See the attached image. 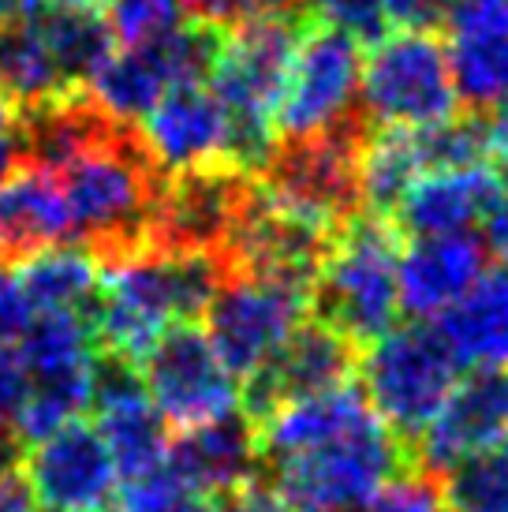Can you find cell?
I'll use <instances>...</instances> for the list:
<instances>
[{
    "instance_id": "obj_7",
    "label": "cell",
    "mask_w": 508,
    "mask_h": 512,
    "mask_svg": "<svg viewBox=\"0 0 508 512\" xmlns=\"http://www.w3.org/2000/svg\"><path fill=\"white\" fill-rule=\"evenodd\" d=\"M359 109L370 128H430L456 116L460 90L449 45L434 30L385 34L363 57Z\"/></svg>"
},
{
    "instance_id": "obj_14",
    "label": "cell",
    "mask_w": 508,
    "mask_h": 512,
    "mask_svg": "<svg viewBox=\"0 0 508 512\" xmlns=\"http://www.w3.org/2000/svg\"><path fill=\"white\" fill-rule=\"evenodd\" d=\"M30 490L49 512H105L116 501V464L98 427L71 419L60 430L34 441L23 460Z\"/></svg>"
},
{
    "instance_id": "obj_3",
    "label": "cell",
    "mask_w": 508,
    "mask_h": 512,
    "mask_svg": "<svg viewBox=\"0 0 508 512\" xmlns=\"http://www.w3.org/2000/svg\"><path fill=\"white\" fill-rule=\"evenodd\" d=\"M400 232L393 221L355 214L333 232L329 255L311 285V311L318 322L359 344L378 341L400 318Z\"/></svg>"
},
{
    "instance_id": "obj_30",
    "label": "cell",
    "mask_w": 508,
    "mask_h": 512,
    "mask_svg": "<svg viewBox=\"0 0 508 512\" xmlns=\"http://www.w3.org/2000/svg\"><path fill=\"white\" fill-rule=\"evenodd\" d=\"M307 15L314 23L340 30L359 45H374L389 34V12L385 0H307Z\"/></svg>"
},
{
    "instance_id": "obj_15",
    "label": "cell",
    "mask_w": 508,
    "mask_h": 512,
    "mask_svg": "<svg viewBox=\"0 0 508 512\" xmlns=\"http://www.w3.org/2000/svg\"><path fill=\"white\" fill-rule=\"evenodd\" d=\"M508 438V370H471L411 445V464L445 475L467 456Z\"/></svg>"
},
{
    "instance_id": "obj_22",
    "label": "cell",
    "mask_w": 508,
    "mask_h": 512,
    "mask_svg": "<svg viewBox=\"0 0 508 512\" xmlns=\"http://www.w3.org/2000/svg\"><path fill=\"white\" fill-rule=\"evenodd\" d=\"M460 367L508 370V266L482 270V277L434 318Z\"/></svg>"
},
{
    "instance_id": "obj_35",
    "label": "cell",
    "mask_w": 508,
    "mask_h": 512,
    "mask_svg": "<svg viewBox=\"0 0 508 512\" xmlns=\"http://www.w3.org/2000/svg\"><path fill=\"white\" fill-rule=\"evenodd\" d=\"M396 30H438L452 12V0H385Z\"/></svg>"
},
{
    "instance_id": "obj_6",
    "label": "cell",
    "mask_w": 508,
    "mask_h": 512,
    "mask_svg": "<svg viewBox=\"0 0 508 512\" xmlns=\"http://www.w3.org/2000/svg\"><path fill=\"white\" fill-rule=\"evenodd\" d=\"M359 389L370 408L396 438L408 445L419 441L426 423L438 415L449 393L460 382V363L441 341L434 326H400L367 344L359 359Z\"/></svg>"
},
{
    "instance_id": "obj_26",
    "label": "cell",
    "mask_w": 508,
    "mask_h": 512,
    "mask_svg": "<svg viewBox=\"0 0 508 512\" xmlns=\"http://www.w3.org/2000/svg\"><path fill=\"white\" fill-rule=\"evenodd\" d=\"M0 94L12 101L19 113L57 98V94H68L30 12L19 23L0 30Z\"/></svg>"
},
{
    "instance_id": "obj_19",
    "label": "cell",
    "mask_w": 508,
    "mask_h": 512,
    "mask_svg": "<svg viewBox=\"0 0 508 512\" xmlns=\"http://www.w3.org/2000/svg\"><path fill=\"white\" fill-rule=\"evenodd\" d=\"M180 479L198 494L228 498L232 490L262 475V453H258V427L254 419L236 412L180 430V438L169 441L165 460Z\"/></svg>"
},
{
    "instance_id": "obj_21",
    "label": "cell",
    "mask_w": 508,
    "mask_h": 512,
    "mask_svg": "<svg viewBox=\"0 0 508 512\" xmlns=\"http://www.w3.org/2000/svg\"><path fill=\"white\" fill-rule=\"evenodd\" d=\"M486 270V247L471 232L415 240L396 262L400 311L438 318L475 285Z\"/></svg>"
},
{
    "instance_id": "obj_37",
    "label": "cell",
    "mask_w": 508,
    "mask_h": 512,
    "mask_svg": "<svg viewBox=\"0 0 508 512\" xmlns=\"http://www.w3.org/2000/svg\"><path fill=\"white\" fill-rule=\"evenodd\" d=\"M482 247H486L501 266H508V184L494 199V206L486 210V217H482Z\"/></svg>"
},
{
    "instance_id": "obj_34",
    "label": "cell",
    "mask_w": 508,
    "mask_h": 512,
    "mask_svg": "<svg viewBox=\"0 0 508 512\" xmlns=\"http://www.w3.org/2000/svg\"><path fill=\"white\" fill-rule=\"evenodd\" d=\"M27 397V370L15 352V344L0 341V427H15L19 408Z\"/></svg>"
},
{
    "instance_id": "obj_27",
    "label": "cell",
    "mask_w": 508,
    "mask_h": 512,
    "mask_svg": "<svg viewBox=\"0 0 508 512\" xmlns=\"http://www.w3.org/2000/svg\"><path fill=\"white\" fill-rule=\"evenodd\" d=\"M449 512H508V438L441 475Z\"/></svg>"
},
{
    "instance_id": "obj_44",
    "label": "cell",
    "mask_w": 508,
    "mask_h": 512,
    "mask_svg": "<svg viewBox=\"0 0 508 512\" xmlns=\"http://www.w3.org/2000/svg\"><path fill=\"white\" fill-rule=\"evenodd\" d=\"M105 512H109V509H105Z\"/></svg>"
},
{
    "instance_id": "obj_10",
    "label": "cell",
    "mask_w": 508,
    "mask_h": 512,
    "mask_svg": "<svg viewBox=\"0 0 508 512\" xmlns=\"http://www.w3.org/2000/svg\"><path fill=\"white\" fill-rule=\"evenodd\" d=\"M307 23L311 15H262L240 27H228L232 34H225L210 72V90L221 101L225 120L273 124Z\"/></svg>"
},
{
    "instance_id": "obj_16",
    "label": "cell",
    "mask_w": 508,
    "mask_h": 512,
    "mask_svg": "<svg viewBox=\"0 0 508 512\" xmlns=\"http://www.w3.org/2000/svg\"><path fill=\"white\" fill-rule=\"evenodd\" d=\"M505 184L508 169L494 157L456 169H430L408 187V195L393 210V228L411 240L471 232L505 191Z\"/></svg>"
},
{
    "instance_id": "obj_17",
    "label": "cell",
    "mask_w": 508,
    "mask_h": 512,
    "mask_svg": "<svg viewBox=\"0 0 508 512\" xmlns=\"http://www.w3.org/2000/svg\"><path fill=\"white\" fill-rule=\"evenodd\" d=\"M64 243H75V221L60 176L19 161L0 180V266H19L30 255Z\"/></svg>"
},
{
    "instance_id": "obj_5",
    "label": "cell",
    "mask_w": 508,
    "mask_h": 512,
    "mask_svg": "<svg viewBox=\"0 0 508 512\" xmlns=\"http://www.w3.org/2000/svg\"><path fill=\"white\" fill-rule=\"evenodd\" d=\"M408 464V445L370 415L359 427L262 471H273V486L292 512H355Z\"/></svg>"
},
{
    "instance_id": "obj_40",
    "label": "cell",
    "mask_w": 508,
    "mask_h": 512,
    "mask_svg": "<svg viewBox=\"0 0 508 512\" xmlns=\"http://www.w3.org/2000/svg\"><path fill=\"white\" fill-rule=\"evenodd\" d=\"M161 512H221V501L210 494H198V490H184L176 501H169Z\"/></svg>"
},
{
    "instance_id": "obj_28",
    "label": "cell",
    "mask_w": 508,
    "mask_h": 512,
    "mask_svg": "<svg viewBox=\"0 0 508 512\" xmlns=\"http://www.w3.org/2000/svg\"><path fill=\"white\" fill-rule=\"evenodd\" d=\"M419 143L426 154V169H456V165H475L490 161V135L486 120L479 116H449L441 124L419 128Z\"/></svg>"
},
{
    "instance_id": "obj_42",
    "label": "cell",
    "mask_w": 508,
    "mask_h": 512,
    "mask_svg": "<svg viewBox=\"0 0 508 512\" xmlns=\"http://www.w3.org/2000/svg\"><path fill=\"white\" fill-rule=\"evenodd\" d=\"M30 8H34V4H30ZM30 8H27V0H0V30L12 27V23H19Z\"/></svg>"
},
{
    "instance_id": "obj_9",
    "label": "cell",
    "mask_w": 508,
    "mask_h": 512,
    "mask_svg": "<svg viewBox=\"0 0 508 512\" xmlns=\"http://www.w3.org/2000/svg\"><path fill=\"white\" fill-rule=\"evenodd\" d=\"M311 292L269 277L228 273L206 303V337L232 378H251L281 352L299 322H307Z\"/></svg>"
},
{
    "instance_id": "obj_2",
    "label": "cell",
    "mask_w": 508,
    "mask_h": 512,
    "mask_svg": "<svg viewBox=\"0 0 508 512\" xmlns=\"http://www.w3.org/2000/svg\"><path fill=\"white\" fill-rule=\"evenodd\" d=\"M225 277V262L213 255L142 251L116 266H105L94 314L98 348L139 363L165 329L206 311Z\"/></svg>"
},
{
    "instance_id": "obj_32",
    "label": "cell",
    "mask_w": 508,
    "mask_h": 512,
    "mask_svg": "<svg viewBox=\"0 0 508 512\" xmlns=\"http://www.w3.org/2000/svg\"><path fill=\"white\" fill-rule=\"evenodd\" d=\"M187 15L210 27H240L262 15H307V0H180Z\"/></svg>"
},
{
    "instance_id": "obj_31",
    "label": "cell",
    "mask_w": 508,
    "mask_h": 512,
    "mask_svg": "<svg viewBox=\"0 0 508 512\" xmlns=\"http://www.w3.org/2000/svg\"><path fill=\"white\" fill-rule=\"evenodd\" d=\"M355 512H449L445 509V494H441V479L430 471L408 464L396 471L378 494Z\"/></svg>"
},
{
    "instance_id": "obj_39",
    "label": "cell",
    "mask_w": 508,
    "mask_h": 512,
    "mask_svg": "<svg viewBox=\"0 0 508 512\" xmlns=\"http://www.w3.org/2000/svg\"><path fill=\"white\" fill-rule=\"evenodd\" d=\"M486 135H490V154L508 169V94L490 105V120H486Z\"/></svg>"
},
{
    "instance_id": "obj_24",
    "label": "cell",
    "mask_w": 508,
    "mask_h": 512,
    "mask_svg": "<svg viewBox=\"0 0 508 512\" xmlns=\"http://www.w3.org/2000/svg\"><path fill=\"white\" fill-rule=\"evenodd\" d=\"M19 281L34 314L68 311L94 322L101 299V262L79 243L49 247L19 262Z\"/></svg>"
},
{
    "instance_id": "obj_11",
    "label": "cell",
    "mask_w": 508,
    "mask_h": 512,
    "mask_svg": "<svg viewBox=\"0 0 508 512\" xmlns=\"http://www.w3.org/2000/svg\"><path fill=\"white\" fill-rule=\"evenodd\" d=\"M146 393L169 427H198L240 408V378H232L210 337L191 322H176L139 359Z\"/></svg>"
},
{
    "instance_id": "obj_25",
    "label": "cell",
    "mask_w": 508,
    "mask_h": 512,
    "mask_svg": "<svg viewBox=\"0 0 508 512\" xmlns=\"http://www.w3.org/2000/svg\"><path fill=\"white\" fill-rule=\"evenodd\" d=\"M426 154L419 143V128H370L363 146V165H359V195H363V214L393 217L408 187L423 176Z\"/></svg>"
},
{
    "instance_id": "obj_33",
    "label": "cell",
    "mask_w": 508,
    "mask_h": 512,
    "mask_svg": "<svg viewBox=\"0 0 508 512\" xmlns=\"http://www.w3.org/2000/svg\"><path fill=\"white\" fill-rule=\"evenodd\" d=\"M34 307H30L19 270L15 266H0V341L15 344L23 337V329L30 326Z\"/></svg>"
},
{
    "instance_id": "obj_41",
    "label": "cell",
    "mask_w": 508,
    "mask_h": 512,
    "mask_svg": "<svg viewBox=\"0 0 508 512\" xmlns=\"http://www.w3.org/2000/svg\"><path fill=\"white\" fill-rule=\"evenodd\" d=\"M15 128H19V109L0 94V143H4V139H12Z\"/></svg>"
},
{
    "instance_id": "obj_29",
    "label": "cell",
    "mask_w": 508,
    "mask_h": 512,
    "mask_svg": "<svg viewBox=\"0 0 508 512\" xmlns=\"http://www.w3.org/2000/svg\"><path fill=\"white\" fill-rule=\"evenodd\" d=\"M180 0H109V30L120 45H146L184 23Z\"/></svg>"
},
{
    "instance_id": "obj_36",
    "label": "cell",
    "mask_w": 508,
    "mask_h": 512,
    "mask_svg": "<svg viewBox=\"0 0 508 512\" xmlns=\"http://www.w3.org/2000/svg\"><path fill=\"white\" fill-rule=\"evenodd\" d=\"M221 512H292V505L281 498V490L269 483L266 471H262L251 483H243L240 490H232Z\"/></svg>"
},
{
    "instance_id": "obj_23",
    "label": "cell",
    "mask_w": 508,
    "mask_h": 512,
    "mask_svg": "<svg viewBox=\"0 0 508 512\" xmlns=\"http://www.w3.org/2000/svg\"><path fill=\"white\" fill-rule=\"evenodd\" d=\"M30 19L42 34L49 57L57 64L68 90H86L98 68L113 57V30L98 8H75V4H34Z\"/></svg>"
},
{
    "instance_id": "obj_8",
    "label": "cell",
    "mask_w": 508,
    "mask_h": 512,
    "mask_svg": "<svg viewBox=\"0 0 508 512\" xmlns=\"http://www.w3.org/2000/svg\"><path fill=\"white\" fill-rule=\"evenodd\" d=\"M254 202H258V176L232 169L225 161L165 176L150 214L146 251L213 255L225 262L228 243L236 240Z\"/></svg>"
},
{
    "instance_id": "obj_1",
    "label": "cell",
    "mask_w": 508,
    "mask_h": 512,
    "mask_svg": "<svg viewBox=\"0 0 508 512\" xmlns=\"http://www.w3.org/2000/svg\"><path fill=\"white\" fill-rule=\"evenodd\" d=\"M57 176L75 221V243L98 258L101 270L146 251L165 172L142 143L139 124H120L113 139L75 157Z\"/></svg>"
},
{
    "instance_id": "obj_13",
    "label": "cell",
    "mask_w": 508,
    "mask_h": 512,
    "mask_svg": "<svg viewBox=\"0 0 508 512\" xmlns=\"http://www.w3.org/2000/svg\"><path fill=\"white\" fill-rule=\"evenodd\" d=\"M355 367H359V348L348 337H340L337 329H329L318 318L299 322L292 337L281 344V352L262 370H254L251 378H243V415L258 427L292 400L348 385Z\"/></svg>"
},
{
    "instance_id": "obj_4",
    "label": "cell",
    "mask_w": 508,
    "mask_h": 512,
    "mask_svg": "<svg viewBox=\"0 0 508 512\" xmlns=\"http://www.w3.org/2000/svg\"><path fill=\"white\" fill-rule=\"evenodd\" d=\"M370 124L363 109L333 128L277 139L269 161L258 172V187L273 206L337 232L363 214L359 165Z\"/></svg>"
},
{
    "instance_id": "obj_12",
    "label": "cell",
    "mask_w": 508,
    "mask_h": 512,
    "mask_svg": "<svg viewBox=\"0 0 508 512\" xmlns=\"http://www.w3.org/2000/svg\"><path fill=\"white\" fill-rule=\"evenodd\" d=\"M359 79H363L359 42L311 19L296 45L284 98L273 116L277 131L292 139L348 120L359 113Z\"/></svg>"
},
{
    "instance_id": "obj_20",
    "label": "cell",
    "mask_w": 508,
    "mask_h": 512,
    "mask_svg": "<svg viewBox=\"0 0 508 512\" xmlns=\"http://www.w3.org/2000/svg\"><path fill=\"white\" fill-rule=\"evenodd\" d=\"M445 30L460 101L490 109L508 94V0H452Z\"/></svg>"
},
{
    "instance_id": "obj_43",
    "label": "cell",
    "mask_w": 508,
    "mask_h": 512,
    "mask_svg": "<svg viewBox=\"0 0 508 512\" xmlns=\"http://www.w3.org/2000/svg\"><path fill=\"white\" fill-rule=\"evenodd\" d=\"M30 4H75V8H98L101 0H30Z\"/></svg>"
},
{
    "instance_id": "obj_18",
    "label": "cell",
    "mask_w": 508,
    "mask_h": 512,
    "mask_svg": "<svg viewBox=\"0 0 508 512\" xmlns=\"http://www.w3.org/2000/svg\"><path fill=\"white\" fill-rule=\"evenodd\" d=\"M139 135L154 165L165 176L221 161L225 150V109L202 83L172 86L139 120Z\"/></svg>"
},
{
    "instance_id": "obj_38",
    "label": "cell",
    "mask_w": 508,
    "mask_h": 512,
    "mask_svg": "<svg viewBox=\"0 0 508 512\" xmlns=\"http://www.w3.org/2000/svg\"><path fill=\"white\" fill-rule=\"evenodd\" d=\"M38 498L30 490L23 468L0 471V512H38Z\"/></svg>"
}]
</instances>
